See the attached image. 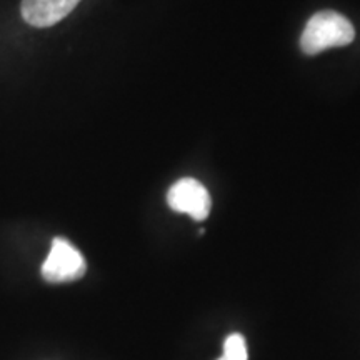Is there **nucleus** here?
<instances>
[{
	"mask_svg": "<svg viewBox=\"0 0 360 360\" xmlns=\"http://www.w3.org/2000/svg\"><path fill=\"white\" fill-rule=\"evenodd\" d=\"M219 360H247V344L244 335H229L224 342V354Z\"/></svg>",
	"mask_w": 360,
	"mask_h": 360,
	"instance_id": "obj_5",
	"label": "nucleus"
},
{
	"mask_svg": "<svg viewBox=\"0 0 360 360\" xmlns=\"http://www.w3.org/2000/svg\"><path fill=\"white\" fill-rule=\"evenodd\" d=\"M80 0H22L20 12L32 27H51L65 19Z\"/></svg>",
	"mask_w": 360,
	"mask_h": 360,
	"instance_id": "obj_4",
	"label": "nucleus"
},
{
	"mask_svg": "<svg viewBox=\"0 0 360 360\" xmlns=\"http://www.w3.org/2000/svg\"><path fill=\"white\" fill-rule=\"evenodd\" d=\"M167 204L174 212L187 214L200 222L209 217L212 209L209 191L195 179H180L169 188Z\"/></svg>",
	"mask_w": 360,
	"mask_h": 360,
	"instance_id": "obj_3",
	"label": "nucleus"
},
{
	"mask_svg": "<svg viewBox=\"0 0 360 360\" xmlns=\"http://www.w3.org/2000/svg\"><path fill=\"white\" fill-rule=\"evenodd\" d=\"M355 39V29L347 17L335 11H321L305 25L300 49L307 56H317L327 49L345 47Z\"/></svg>",
	"mask_w": 360,
	"mask_h": 360,
	"instance_id": "obj_1",
	"label": "nucleus"
},
{
	"mask_svg": "<svg viewBox=\"0 0 360 360\" xmlns=\"http://www.w3.org/2000/svg\"><path fill=\"white\" fill-rule=\"evenodd\" d=\"M87 264L79 249H75L67 238L56 237L51 252L42 265L44 281L51 283L74 282L84 277Z\"/></svg>",
	"mask_w": 360,
	"mask_h": 360,
	"instance_id": "obj_2",
	"label": "nucleus"
}]
</instances>
